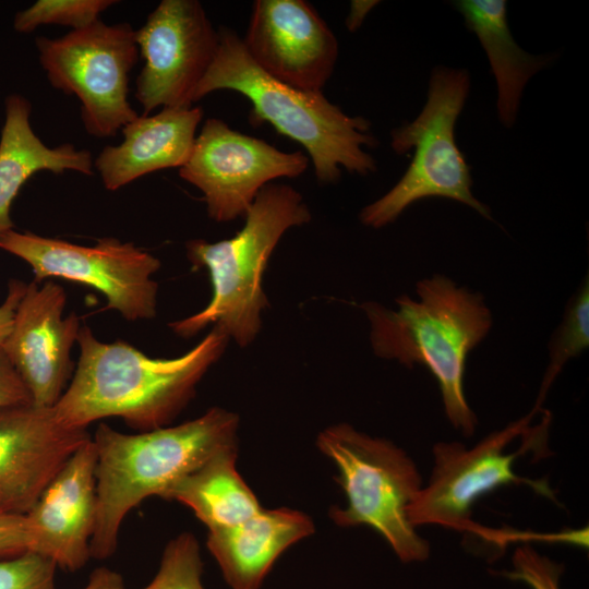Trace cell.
<instances>
[{
	"label": "cell",
	"mask_w": 589,
	"mask_h": 589,
	"mask_svg": "<svg viewBox=\"0 0 589 589\" xmlns=\"http://www.w3.org/2000/svg\"><path fill=\"white\" fill-rule=\"evenodd\" d=\"M203 562L197 540L183 532L166 545L158 572L143 589H205Z\"/></svg>",
	"instance_id": "obj_24"
},
{
	"label": "cell",
	"mask_w": 589,
	"mask_h": 589,
	"mask_svg": "<svg viewBox=\"0 0 589 589\" xmlns=\"http://www.w3.org/2000/svg\"><path fill=\"white\" fill-rule=\"evenodd\" d=\"M37 548V532L26 516L0 515V558L20 555Z\"/></svg>",
	"instance_id": "obj_27"
},
{
	"label": "cell",
	"mask_w": 589,
	"mask_h": 589,
	"mask_svg": "<svg viewBox=\"0 0 589 589\" xmlns=\"http://www.w3.org/2000/svg\"><path fill=\"white\" fill-rule=\"evenodd\" d=\"M562 566L541 555L529 544L516 549L513 555V570L504 575L527 584L531 589H561Z\"/></svg>",
	"instance_id": "obj_26"
},
{
	"label": "cell",
	"mask_w": 589,
	"mask_h": 589,
	"mask_svg": "<svg viewBox=\"0 0 589 589\" xmlns=\"http://www.w3.org/2000/svg\"><path fill=\"white\" fill-rule=\"evenodd\" d=\"M416 291L417 299L398 297L395 310L377 302L361 304L372 349L408 368L426 366L438 383L448 421L469 437L477 417L465 395L466 360L489 334L492 313L481 293L444 275L419 280Z\"/></svg>",
	"instance_id": "obj_2"
},
{
	"label": "cell",
	"mask_w": 589,
	"mask_h": 589,
	"mask_svg": "<svg viewBox=\"0 0 589 589\" xmlns=\"http://www.w3.org/2000/svg\"><path fill=\"white\" fill-rule=\"evenodd\" d=\"M65 303L67 293L55 281L27 284L1 346L39 407H53L72 376L71 350L81 324L75 312L63 317Z\"/></svg>",
	"instance_id": "obj_14"
},
{
	"label": "cell",
	"mask_w": 589,
	"mask_h": 589,
	"mask_svg": "<svg viewBox=\"0 0 589 589\" xmlns=\"http://www.w3.org/2000/svg\"><path fill=\"white\" fill-rule=\"evenodd\" d=\"M228 340L229 336L214 326L184 354L152 358L122 340L100 341L92 328L81 326L77 365L53 406L56 416L76 429L113 417L139 432L168 426L193 398Z\"/></svg>",
	"instance_id": "obj_1"
},
{
	"label": "cell",
	"mask_w": 589,
	"mask_h": 589,
	"mask_svg": "<svg viewBox=\"0 0 589 589\" xmlns=\"http://www.w3.org/2000/svg\"><path fill=\"white\" fill-rule=\"evenodd\" d=\"M309 165L303 152H283L269 143L209 118L196 135L179 176L197 188L208 216L227 223L245 215L262 188L278 178H296Z\"/></svg>",
	"instance_id": "obj_11"
},
{
	"label": "cell",
	"mask_w": 589,
	"mask_h": 589,
	"mask_svg": "<svg viewBox=\"0 0 589 589\" xmlns=\"http://www.w3.org/2000/svg\"><path fill=\"white\" fill-rule=\"evenodd\" d=\"M251 59L274 79L322 92L338 58V41L303 0H256L242 39Z\"/></svg>",
	"instance_id": "obj_13"
},
{
	"label": "cell",
	"mask_w": 589,
	"mask_h": 589,
	"mask_svg": "<svg viewBox=\"0 0 589 589\" xmlns=\"http://www.w3.org/2000/svg\"><path fill=\"white\" fill-rule=\"evenodd\" d=\"M202 118L201 107L163 108L125 124L123 141L104 147L94 160L104 187L116 191L147 173L182 167Z\"/></svg>",
	"instance_id": "obj_17"
},
{
	"label": "cell",
	"mask_w": 589,
	"mask_h": 589,
	"mask_svg": "<svg viewBox=\"0 0 589 589\" xmlns=\"http://www.w3.org/2000/svg\"><path fill=\"white\" fill-rule=\"evenodd\" d=\"M311 218L297 190L268 183L255 196L244 215V226L235 237L213 243L189 240L187 257L193 266L208 271L212 298L202 311L171 322V330L190 338L214 324L240 347L250 345L261 329V314L267 305L262 280L269 256L289 228Z\"/></svg>",
	"instance_id": "obj_5"
},
{
	"label": "cell",
	"mask_w": 589,
	"mask_h": 589,
	"mask_svg": "<svg viewBox=\"0 0 589 589\" xmlns=\"http://www.w3.org/2000/svg\"><path fill=\"white\" fill-rule=\"evenodd\" d=\"M316 445L336 465V480L347 498L346 507L330 509L332 519L342 527L373 528L402 562L426 560L430 545L408 516L422 489L413 460L394 443L346 423L323 430Z\"/></svg>",
	"instance_id": "obj_8"
},
{
	"label": "cell",
	"mask_w": 589,
	"mask_h": 589,
	"mask_svg": "<svg viewBox=\"0 0 589 589\" xmlns=\"http://www.w3.org/2000/svg\"><path fill=\"white\" fill-rule=\"evenodd\" d=\"M26 287L27 284L19 279L9 281L7 297L0 304V347L11 332L15 311Z\"/></svg>",
	"instance_id": "obj_29"
},
{
	"label": "cell",
	"mask_w": 589,
	"mask_h": 589,
	"mask_svg": "<svg viewBox=\"0 0 589 589\" xmlns=\"http://www.w3.org/2000/svg\"><path fill=\"white\" fill-rule=\"evenodd\" d=\"M92 435L53 407H0V515L26 516L70 456Z\"/></svg>",
	"instance_id": "obj_15"
},
{
	"label": "cell",
	"mask_w": 589,
	"mask_h": 589,
	"mask_svg": "<svg viewBox=\"0 0 589 589\" xmlns=\"http://www.w3.org/2000/svg\"><path fill=\"white\" fill-rule=\"evenodd\" d=\"M239 418L214 407L173 426L128 434L100 423L93 443L97 453V520L91 557L105 560L117 550L125 516L151 496L169 489L217 452L237 446Z\"/></svg>",
	"instance_id": "obj_3"
},
{
	"label": "cell",
	"mask_w": 589,
	"mask_h": 589,
	"mask_svg": "<svg viewBox=\"0 0 589 589\" xmlns=\"http://www.w3.org/2000/svg\"><path fill=\"white\" fill-rule=\"evenodd\" d=\"M32 105L13 93L4 100V122L0 135V235L14 229L12 204L24 183L36 172L76 171L93 175L94 160L87 149L71 143L46 145L31 125Z\"/></svg>",
	"instance_id": "obj_19"
},
{
	"label": "cell",
	"mask_w": 589,
	"mask_h": 589,
	"mask_svg": "<svg viewBox=\"0 0 589 589\" xmlns=\"http://www.w3.org/2000/svg\"><path fill=\"white\" fill-rule=\"evenodd\" d=\"M313 532L304 513L262 508L240 524L209 531L206 544L231 589H259L280 554Z\"/></svg>",
	"instance_id": "obj_18"
},
{
	"label": "cell",
	"mask_w": 589,
	"mask_h": 589,
	"mask_svg": "<svg viewBox=\"0 0 589 589\" xmlns=\"http://www.w3.org/2000/svg\"><path fill=\"white\" fill-rule=\"evenodd\" d=\"M378 3V1H351L350 12L346 19V26L350 32L360 27L368 13Z\"/></svg>",
	"instance_id": "obj_31"
},
{
	"label": "cell",
	"mask_w": 589,
	"mask_h": 589,
	"mask_svg": "<svg viewBox=\"0 0 589 589\" xmlns=\"http://www.w3.org/2000/svg\"><path fill=\"white\" fill-rule=\"evenodd\" d=\"M0 249L26 262L37 283L56 277L94 288L105 296L106 309L128 321L156 316L152 275L160 261L133 242L107 237L87 247L12 229L0 235Z\"/></svg>",
	"instance_id": "obj_10"
},
{
	"label": "cell",
	"mask_w": 589,
	"mask_h": 589,
	"mask_svg": "<svg viewBox=\"0 0 589 589\" xmlns=\"http://www.w3.org/2000/svg\"><path fill=\"white\" fill-rule=\"evenodd\" d=\"M28 402L26 386L0 347V407Z\"/></svg>",
	"instance_id": "obj_28"
},
{
	"label": "cell",
	"mask_w": 589,
	"mask_h": 589,
	"mask_svg": "<svg viewBox=\"0 0 589 589\" xmlns=\"http://www.w3.org/2000/svg\"><path fill=\"white\" fill-rule=\"evenodd\" d=\"M135 33L144 65L134 95L143 116L159 107H192L219 41L201 2L163 0Z\"/></svg>",
	"instance_id": "obj_12"
},
{
	"label": "cell",
	"mask_w": 589,
	"mask_h": 589,
	"mask_svg": "<svg viewBox=\"0 0 589 589\" xmlns=\"http://www.w3.org/2000/svg\"><path fill=\"white\" fill-rule=\"evenodd\" d=\"M452 4L488 56L497 86L498 119L504 127L512 128L526 84L553 57L530 55L517 45L508 27L506 1L457 0Z\"/></svg>",
	"instance_id": "obj_20"
},
{
	"label": "cell",
	"mask_w": 589,
	"mask_h": 589,
	"mask_svg": "<svg viewBox=\"0 0 589 589\" xmlns=\"http://www.w3.org/2000/svg\"><path fill=\"white\" fill-rule=\"evenodd\" d=\"M116 0H38L16 12L13 28L19 33L34 32L41 25H63L73 31L85 28L99 20V15Z\"/></svg>",
	"instance_id": "obj_23"
},
{
	"label": "cell",
	"mask_w": 589,
	"mask_h": 589,
	"mask_svg": "<svg viewBox=\"0 0 589 589\" xmlns=\"http://www.w3.org/2000/svg\"><path fill=\"white\" fill-rule=\"evenodd\" d=\"M541 407L502 430L491 433L471 448L459 442H440L433 446V468L426 486H422L408 509L411 525H437L480 536L497 545L517 539V532L484 528L471 519V508L482 496L507 484H526L538 494L556 502L544 480L517 476L514 461L541 444L546 437L550 413L542 423L529 428Z\"/></svg>",
	"instance_id": "obj_7"
},
{
	"label": "cell",
	"mask_w": 589,
	"mask_h": 589,
	"mask_svg": "<svg viewBox=\"0 0 589 589\" xmlns=\"http://www.w3.org/2000/svg\"><path fill=\"white\" fill-rule=\"evenodd\" d=\"M469 89L467 70L444 65L433 69L421 112L392 131L394 152L402 155L413 151L412 160L388 192L362 208L359 217L364 226L382 228L414 202L430 197L458 201L492 220L490 207L471 191L470 166L455 139L456 122Z\"/></svg>",
	"instance_id": "obj_6"
},
{
	"label": "cell",
	"mask_w": 589,
	"mask_h": 589,
	"mask_svg": "<svg viewBox=\"0 0 589 589\" xmlns=\"http://www.w3.org/2000/svg\"><path fill=\"white\" fill-rule=\"evenodd\" d=\"M97 453L92 437L65 461L26 517L37 532L36 552L75 572L91 558L97 520Z\"/></svg>",
	"instance_id": "obj_16"
},
{
	"label": "cell",
	"mask_w": 589,
	"mask_h": 589,
	"mask_svg": "<svg viewBox=\"0 0 589 589\" xmlns=\"http://www.w3.org/2000/svg\"><path fill=\"white\" fill-rule=\"evenodd\" d=\"M237 446L224 448L179 480L166 500L189 508L209 531L235 526L262 509L236 468Z\"/></svg>",
	"instance_id": "obj_21"
},
{
	"label": "cell",
	"mask_w": 589,
	"mask_h": 589,
	"mask_svg": "<svg viewBox=\"0 0 589 589\" xmlns=\"http://www.w3.org/2000/svg\"><path fill=\"white\" fill-rule=\"evenodd\" d=\"M57 568L52 560L34 551L0 558V589H56Z\"/></svg>",
	"instance_id": "obj_25"
},
{
	"label": "cell",
	"mask_w": 589,
	"mask_h": 589,
	"mask_svg": "<svg viewBox=\"0 0 589 589\" xmlns=\"http://www.w3.org/2000/svg\"><path fill=\"white\" fill-rule=\"evenodd\" d=\"M218 35L215 58L193 103L220 89L243 95L252 106L250 122H266L301 144L321 183L338 181L342 170L361 176L376 171V160L364 149L377 144L369 120L346 115L322 92L299 89L271 76L251 59L235 31L221 27Z\"/></svg>",
	"instance_id": "obj_4"
},
{
	"label": "cell",
	"mask_w": 589,
	"mask_h": 589,
	"mask_svg": "<svg viewBox=\"0 0 589 589\" xmlns=\"http://www.w3.org/2000/svg\"><path fill=\"white\" fill-rule=\"evenodd\" d=\"M83 589H128L121 575L107 567L94 569Z\"/></svg>",
	"instance_id": "obj_30"
},
{
	"label": "cell",
	"mask_w": 589,
	"mask_h": 589,
	"mask_svg": "<svg viewBox=\"0 0 589 589\" xmlns=\"http://www.w3.org/2000/svg\"><path fill=\"white\" fill-rule=\"evenodd\" d=\"M35 45L50 84L80 100L89 135L115 136L139 117L128 98L130 73L140 55L129 23L98 20L61 37L39 36Z\"/></svg>",
	"instance_id": "obj_9"
},
{
	"label": "cell",
	"mask_w": 589,
	"mask_h": 589,
	"mask_svg": "<svg viewBox=\"0 0 589 589\" xmlns=\"http://www.w3.org/2000/svg\"><path fill=\"white\" fill-rule=\"evenodd\" d=\"M589 347V281L584 280L570 299L563 321L549 342V364L534 405L542 406L549 388L573 358Z\"/></svg>",
	"instance_id": "obj_22"
}]
</instances>
